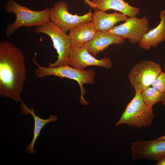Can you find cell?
<instances>
[{"label":"cell","mask_w":165,"mask_h":165,"mask_svg":"<svg viewBox=\"0 0 165 165\" xmlns=\"http://www.w3.org/2000/svg\"><path fill=\"white\" fill-rule=\"evenodd\" d=\"M25 58L21 49L7 41L0 43V95L15 102L20 95L26 79Z\"/></svg>","instance_id":"1"},{"label":"cell","mask_w":165,"mask_h":165,"mask_svg":"<svg viewBox=\"0 0 165 165\" xmlns=\"http://www.w3.org/2000/svg\"><path fill=\"white\" fill-rule=\"evenodd\" d=\"M68 65L80 70H84L86 67L90 66H98L109 69L112 67V63L108 57H103L100 60L96 58L84 46L79 48L71 46Z\"/></svg>","instance_id":"10"},{"label":"cell","mask_w":165,"mask_h":165,"mask_svg":"<svg viewBox=\"0 0 165 165\" xmlns=\"http://www.w3.org/2000/svg\"><path fill=\"white\" fill-rule=\"evenodd\" d=\"M131 150L133 160H158L165 156V140H138L132 143Z\"/></svg>","instance_id":"9"},{"label":"cell","mask_w":165,"mask_h":165,"mask_svg":"<svg viewBox=\"0 0 165 165\" xmlns=\"http://www.w3.org/2000/svg\"><path fill=\"white\" fill-rule=\"evenodd\" d=\"M158 138L160 139H161L165 140V136H163V137H161Z\"/></svg>","instance_id":"21"},{"label":"cell","mask_w":165,"mask_h":165,"mask_svg":"<svg viewBox=\"0 0 165 165\" xmlns=\"http://www.w3.org/2000/svg\"><path fill=\"white\" fill-rule=\"evenodd\" d=\"M4 8L7 13H14L16 17L14 22L6 28L5 34L8 38L20 27H39L50 20V9L48 8L42 11H33L14 0H10L5 3Z\"/></svg>","instance_id":"3"},{"label":"cell","mask_w":165,"mask_h":165,"mask_svg":"<svg viewBox=\"0 0 165 165\" xmlns=\"http://www.w3.org/2000/svg\"><path fill=\"white\" fill-rule=\"evenodd\" d=\"M163 104L165 108V102H163Z\"/></svg>","instance_id":"22"},{"label":"cell","mask_w":165,"mask_h":165,"mask_svg":"<svg viewBox=\"0 0 165 165\" xmlns=\"http://www.w3.org/2000/svg\"><path fill=\"white\" fill-rule=\"evenodd\" d=\"M157 161V165H165V156Z\"/></svg>","instance_id":"19"},{"label":"cell","mask_w":165,"mask_h":165,"mask_svg":"<svg viewBox=\"0 0 165 165\" xmlns=\"http://www.w3.org/2000/svg\"><path fill=\"white\" fill-rule=\"evenodd\" d=\"M162 72L160 64L148 60H141L134 65L128 75L135 91L141 92L152 86Z\"/></svg>","instance_id":"6"},{"label":"cell","mask_w":165,"mask_h":165,"mask_svg":"<svg viewBox=\"0 0 165 165\" xmlns=\"http://www.w3.org/2000/svg\"><path fill=\"white\" fill-rule=\"evenodd\" d=\"M125 39L109 31H97L93 39L83 46L90 53L95 56L111 45H123L125 42Z\"/></svg>","instance_id":"11"},{"label":"cell","mask_w":165,"mask_h":165,"mask_svg":"<svg viewBox=\"0 0 165 165\" xmlns=\"http://www.w3.org/2000/svg\"><path fill=\"white\" fill-rule=\"evenodd\" d=\"M160 21L159 24L148 31L138 44L141 48L147 50L151 47H156L165 41V10L160 11Z\"/></svg>","instance_id":"14"},{"label":"cell","mask_w":165,"mask_h":165,"mask_svg":"<svg viewBox=\"0 0 165 165\" xmlns=\"http://www.w3.org/2000/svg\"><path fill=\"white\" fill-rule=\"evenodd\" d=\"M128 18L121 13L116 12L108 13L95 8L92 13L91 22L97 31H108L112 29L116 23L125 21Z\"/></svg>","instance_id":"12"},{"label":"cell","mask_w":165,"mask_h":165,"mask_svg":"<svg viewBox=\"0 0 165 165\" xmlns=\"http://www.w3.org/2000/svg\"><path fill=\"white\" fill-rule=\"evenodd\" d=\"M21 101L22 105L20 106V109L22 113L26 115L31 114L33 118L35 121L33 138L30 143L26 148V152L28 153L33 154L36 152L34 148V146L42 128L46 124L56 121L58 117L57 115H51L49 118L47 119L40 118L35 114L33 107L31 109H29L22 101Z\"/></svg>","instance_id":"16"},{"label":"cell","mask_w":165,"mask_h":165,"mask_svg":"<svg viewBox=\"0 0 165 165\" xmlns=\"http://www.w3.org/2000/svg\"><path fill=\"white\" fill-rule=\"evenodd\" d=\"M91 2L99 10L105 12L113 9L129 17H135L140 12L139 8L130 6L123 0H92Z\"/></svg>","instance_id":"15"},{"label":"cell","mask_w":165,"mask_h":165,"mask_svg":"<svg viewBox=\"0 0 165 165\" xmlns=\"http://www.w3.org/2000/svg\"><path fill=\"white\" fill-rule=\"evenodd\" d=\"M97 30L91 21L82 22L69 30L71 46L79 48L94 37Z\"/></svg>","instance_id":"13"},{"label":"cell","mask_w":165,"mask_h":165,"mask_svg":"<svg viewBox=\"0 0 165 165\" xmlns=\"http://www.w3.org/2000/svg\"><path fill=\"white\" fill-rule=\"evenodd\" d=\"M84 2L85 4L89 5L91 7L95 9L96 8V6L93 4L91 1L89 0H84Z\"/></svg>","instance_id":"20"},{"label":"cell","mask_w":165,"mask_h":165,"mask_svg":"<svg viewBox=\"0 0 165 165\" xmlns=\"http://www.w3.org/2000/svg\"><path fill=\"white\" fill-rule=\"evenodd\" d=\"M35 31L38 34L44 33L50 36L58 54L57 60L53 63H49L48 67H56L68 65L69 53L71 46L69 35L50 20L43 25L36 27Z\"/></svg>","instance_id":"5"},{"label":"cell","mask_w":165,"mask_h":165,"mask_svg":"<svg viewBox=\"0 0 165 165\" xmlns=\"http://www.w3.org/2000/svg\"><path fill=\"white\" fill-rule=\"evenodd\" d=\"M34 64L36 68L34 73L38 79H41L49 75H53L61 78H65L76 81L79 83L81 91L79 97L80 104L84 105L90 104L84 98L83 95L86 93L83 87L85 84H92L95 83V72L91 69L88 70H80L68 65L56 67H45L42 66L36 61L35 55L32 59Z\"/></svg>","instance_id":"2"},{"label":"cell","mask_w":165,"mask_h":165,"mask_svg":"<svg viewBox=\"0 0 165 165\" xmlns=\"http://www.w3.org/2000/svg\"><path fill=\"white\" fill-rule=\"evenodd\" d=\"M155 117L152 108L145 103L141 92L135 91L134 96L116 125L124 124L138 128L146 127L152 124Z\"/></svg>","instance_id":"4"},{"label":"cell","mask_w":165,"mask_h":165,"mask_svg":"<svg viewBox=\"0 0 165 165\" xmlns=\"http://www.w3.org/2000/svg\"><path fill=\"white\" fill-rule=\"evenodd\" d=\"M68 7L65 1L58 2L51 8L50 14V20L65 33L82 22L91 21V9L87 13L80 16L69 13Z\"/></svg>","instance_id":"7"},{"label":"cell","mask_w":165,"mask_h":165,"mask_svg":"<svg viewBox=\"0 0 165 165\" xmlns=\"http://www.w3.org/2000/svg\"><path fill=\"white\" fill-rule=\"evenodd\" d=\"M152 86L165 93V72L160 73Z\"/></svg>","instance_id":"18"},{"label":"cell","mask_w":165,"mask_h":165,"mask_svg":"<svg viewBox=\"0 0 165 165\" xmlns=\"http://www.w3.org/2000/svg\"><path fill=\"white\" fill-rule=\"evenodd\" d=\"M149 20L146 16L141 18L129 17L123 24L114 27L109 31L125 39L131 44H138L148 31Z\"/></svg>","instance_id":"8"},{"label":"cell","mask_w":165,"mask_h":165,"mask_svg":"<svg viewBox=\"0 0 165 165\" xmlns=\"http://www.w3.org/2000/svg\"><path fill=\"white\" fill-rule=\"evenodd\" d=\"M141 93L145 103L150 108L158 102H165V93L152 86L143 90Z\"/></svg>","instance_id":"17"}]
</instances>
